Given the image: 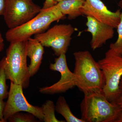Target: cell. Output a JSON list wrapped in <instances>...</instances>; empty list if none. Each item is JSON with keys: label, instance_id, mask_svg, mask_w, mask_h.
I'll use <instances>...</instances> for the list:
<instances>
[{"label": "cell", "instance_id": "13", "mask_svg": "<svg viewBox=\"0 0 122 122\" xmlns=\"http://www.w3.org/2000/svg\"><path fill=\"white\" fill-rule=\"evenodd\" d=\"M85 0H66L57 3L55 6L64 15H68L69 20H74L83 15L81 9Z\"/></svg>", "mask_w": 122, "mask_h": 122}, {"label": "cell", "instance_id": "16", "mask_svg": "<svg viewBox=\"0 0 122 122\" xmlns=\"http://www.w3.org/2000/svg\"><path fill=\"white\" fill-rule=\"evenodd\" d=\"M7 74L3 59L0 61V98L4 100L8 95V86L6 84Z\"/></svg>", "mask_w": 122, "mask_h": 122}, {"label": "cell", "instance_id": "18", "mask_svg": "<svg viewBox=\"0 0 122 122\" xmlns=\"http://www.w3.org/2000/svg\"><path fill=\"white\" fill-rule=\"evenodd\" d=\"M23 112H17L14 114L8 119L10 122H37L36 117L30 113H22Z\"/></svg>", "mask_w": 122, "mask_h": 122}, {"label": "cell", "instance_id": "17", "mask_svg": "<svg viewBox=\"0 0 122 122\" xmlns=\"http://www.w3.org/2000/svg\"><path fill=\"white\" fill-rule=\"evenodd\" d=\"M118 36L117 40L110 46V49L118 54L122 55V12L120 16V20L117 26Z\"/></svg>", "mask_w": 122, "mask_h": 122}, {"label": "cell", "instance_id": "21", "mask_svg": "<svg viewBox=\"0 0 122 122\" xmlns=\"http://www.w3.org/2000/svg\"><path fill=\"white\" fill-rule=\"evenodd\" d=\"M53 0H45L43 4V6L42 9H46L53 7L56 4Z\"/></svg>", "mask_w": 122, "mask_h": 122}, {"label": "cell", "instance_id": "7", "mask_svg": "<svg viewBox=\"0 0 122 122\" xmlns=\"http://www.w3.org/2000/svg\"><path fill=\"white\" fill-rule=\"evenodd\" d=\"M41 8L32 0H7L3 16L9 28L13 29L34 17Z\"/></svg>", "mask_w": 122, "mask_h": 122}, {"label": "cell", "instance_id": "2", "mask_svg": "<svg viewBox=\"0 0 122 122\" xmlns=\"http://www.w3.org/2000/svg\"><path fill=\"white\" fill-rule=\"evenodd\" d=\"M81 104V119L85 122H114L122 110L111 102L102 91L84 94Z\"/></svg>", "mask_w": 122, "mask_h": 122}, {"label": "cell", "instance_id": "12", "mask_svg": "<svg viewBox=\"0 0 122 122\" xmlns=\"http://www.w3.org/2000/svg\"><path fill=\"white\" fill-rule=\"evenodd\" d=\"M44 46L35 38H30L27 41L26 55L30 59V65L28 66L30 77L35 75L41 65L44 53Z\"/></svg>", "mask_w": 122, "mask_h": 122}, {"label": "cell", "instance_id": "28", "mask_svg": "<svg viewBox=\"0 0 122 122\" xmlns=\"http://www.w3.org/2000/svg\"><path fill=\"white\" fill-rule=\"evenodd\" d=\"M0 122H2V121H1V120H0Z\"/></svg>", "mask_w": 122, "mask_h": 122}, {"label": "cell", "instance_id": "25", "mask_svg": "<svg viewBox=\"0 0 122 122\" xmlns=\"http://www.w3.org/2000/svg\"><path fill=\"white\" fill-rule=\"evenodd\" d=\"M4 42V39L2 37V35L0 32V42Z\"/></svg>", "mask_w": 122, "mask_h": 122}, {"label": "cell", "instance_id": "5", "mask_svg": "<svg viewBox=\"0 0 122 122\" xmlns=\"http://www.w3.org/2000/svg\"><path fill=\"white\" fill-rule=\"evenodd\" d=\"M98 62L105 78L103 93L109 102H115L121 93L119 85L122 76V55L109 49Z\"/></svg>", "mask_w": 122, "mask_h": 122}, {"label": "cell", "instance_id": "6", "mask_svg": "<svg viewBox=\"0 0 122 122\" xmlns=\"http://www.w3.org/2000/svg\"><path fill=\"white\" fill-rule=\"evenodd\" d=\"M75 29L70 24H59L46 32L34 35L44 46L51 48L55 54L59 56L68 51Z\"/></svg>", "mask_w": 122, "mask_h": 122}, {"label": "cell", "instance_id": "4", "mask_svg": "<svg viewBox=\"0 0 122 122\" xmlns=\"http://www.w3.org/2000/svg\"><path fill=\"white\" fill-rule=\"evenodd\" d=\"M27 41L10 43L6 56L2 58L7 79L24 89L28 87L30 77L27 66Z\"/></svg>", "mask_w": 122, "mask_h": 122}, {"label": "cell", "instance_id": "10", "mask_svg": "<svg viewBox=\"0 0 122 122\" xmlns=\"http://www.w3.org/2000/svg\"><path fill=\"white\" fill-rule=\"evenodd\" d=\"M81 11L83 15L94 17L114 29L117 28L120 21V10L111 11L101 0H85Z\"/></svg>", "mask_w": 122, "mask_h": 122}, {"label": "cell", "instance_id": "20", "mask_svg": "<svg viewBox=\"0 0 122 122\" xmlns=\"http://www.w3.org/2000/svg\"><path fill=\"white\" fill-rule=\"evenodd\" d=\"M119 86L121 91V93H120V95L114 102H115L121 109H122V76L120 79Z\"/></svg>", "mask_w": 122, "mask_h": 122}, {"label": "cell", "instance_id": "24", "mask_svg": "<svg viewBox=\"0 0 122 122\" xmlns=\"http://www.w3.org/2000/svg\"><path fill=\"white\" fill-rule=\"evenodd\" d=\"M4 47V42H0V53L3 50Z\"/></svg>", "mask_w": 122, "mask_h": 122}, {"label": "cell", "instance_id": "9", "mask_svg": "<svg viewBox=\"0 0 122 122\" xmlns=\"http://www.w3.org/2000/svg\"><path fill=\"white\" fill-rule=\"evenodd\" d=\"M49 68L51 70L59 72L61 78L52 86L40 88V93L49 95L61 93L77 86L76 76L68 68L66 54L61 55L55 58L54 63H51Z\"/></svg>", "mask_w": 122, "mask_h": 122}, {"label": "cell", "instance_id": "3", "mask_svg": "<svg viewBox=\"0 0 122 122\" xmlns=\"http://www.w3.org/2000/svg\"><path fill=\"white\" fill-rule=\"evenodd\" d=\"M65 16L55 5L46 9H41L39 13L28 22L9 29L5 34V38L10 43L26 41L33 35L45 32L53 22L63 19Z\"/></svg>", "mask_w": 122, "mask_h": 122}, {"label": "cell", "instance_id": "19", "mask_svg": "<svg viewBox=\"0 0 122 122\" xmlns=\"http://www.w3.org/2000/svg\"><path fill=\"white\" fill-rule=\"evenodd\" d=\"M6 102H4L3 99L0 98V120L2 122H6L4 117V112Z\"/></svg>", "mask_w": 122, "mask_h": 122}, {"label": "cell", "instance_id": "14", "mask_svg": "<svg viewBox=\"0 0 122 122\" xmlns=\"http://www.w3.org/2000/svg\"><path fill=\"white\" fill-rule=\"evenodd\" d=\"M55 106V111L63 116L67 122H85L81 119L76 117L72 113L69 105L63 96L58 99Z\"/></svg>", "mask_w": 122, "mask_h": 122}, {"label": "cell", "instance_id": "27", "mask_svg": "<svg viewBox=\"0 0 122 122\" xmlns=\"http://www.w3.org/2000/svg\"><path fill=\"white\" fill-rule=\"evenodd\" d=\"M56 3H58V2H60V1H62L66 0H53Z\"/></svg>", "mask_w": 122, "mask_h": 122}, {"label": "cell", "instance_id": "11", "mask_svg": "<svg viewBox=\"0 0 122 122\" xmlns=\"http://www.w3.org/2000/svg\"><path fill=\"white\" fill-rule=\"evenodd\" d=\"M86 19L87 28L85 31L91 33L90 46L93 50L101 48L113 37L114 31L112 26L90 16H87Z\"/></svg>", "mask_w": 122, "mask_h": 122}, {"label": "cell", "instance_id": "29", "mask_svg": "<svg viewBox=\"0 0 122 122\" xmlns=\"http://www.w3.org/2000/svg\"></svg>", "mask_w": 122, "mask_h": 122}, {"label": "cell", "instance_id": "8", "mask_svg": "<svg viewBox=\"0 0 122 122\" xmlns=\"http://www.w3.org/2000/svg\"><path fill=\"white\" fill-rule=\"evenodd\" d=\"M23 89L21 85L11 82L8 99L4 110L5 120L7 122L8 119L14 114L23 112L32 114L40 121H43L41 107L34 106L29 103L24 96Z\"/></svg>", "mask_w": 122, "mask_h": 122}, {"label": "cell", "instance_id": "23", "mask_svg": "<svg viewBox=\"0 0 122 122\" xmlns=\"http://www.w3.org/2000/svg\"><path fill=\"white\" fill-rule=\"evenodd\" d=\"M114 122H122V110L119 112Z\"/></svg>", "mask_w": 122, "mask_h": 122}, {"label": "cell", "instance_id": "15", "mask_svg": "<svg viewBox=\"0 0 122 122\" xmlns=\"http://www.w3.org/2000/svg\"><path fill=\"white\" fill-rule=\"evenodd\" d=\"M44 117L43 122H64L65 121L58 120L55 116V106L53 102L48 100L41 107Z\"/></svg>", "mask_w": 122, "mask_h": 122}, {"label": "cell", "instance_id": "1", "mask_svg": "<svg viewBox=\"0 0 122 122\" xmlns=\"http://www.w3.org/2000/svg\"><path fill=\"white\" fill-rule=\"evenodd\" d=\"M73 54L76 86L84 94L102 91L105 78L98 62L88 51H77Z\"/></svg>", "mask_w": 122, "mask_h": 122}, {"label": "cell", "instance_id": "26", "mask_svg": "<svg viewBox=\"0 0 122 122\" xmlns=\"http://www.w3.org/2000/svg\"><path fill=\"white\" fill-rule=\"evenodd\" d=\"M118 5L120 8L122 9V0H121L118 3Z\"/></svg>", "mask_w": 122, "mask_h": 122}, {"label": "cell", "instance_id": "22", "mask_svg": "<svg viewBox=\"0 0 122 122\" xmlns=\"http://www.w3.org/2000/svg\"><path fill=\"white\" fill-rule=\"evenodd\" d=\"M7 0H0V16L3 15L6 7Z\"/></svg>", "mask_w": 122, "mask_h": 122}]
</instances>
